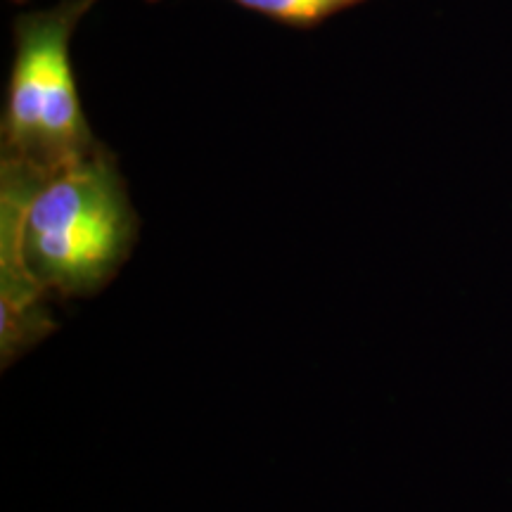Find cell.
Instances as JSON below:
<instances>
[{"mask_svg":"<svg viewBox=\"0 0 512 512\" xmlns=\"http://www.w3.org/2000/svg\"><path fill=\"white\" fill-rule=\"evenodd\" d=\"M138 233L105 143L53 171L0 162V280H29L46 297H93L117 278Z\"/></svg>","mask_w":512,"mask_h":512,"instance_id":"obj_1","label":"cell"},{"mask_svg":"<svg viewBox=\"0 0 512 512\" xmlns=\"http://www.w3.org/2000/svg\"><path fill=\"white\" fill-rule=\"evenodd\" d=\"M98 0H60L12 24V64L0 119V162L53 171L88 157L95 138L72 67V36Z\"/></svg>","mask_w":512,"mask_h":512,"instance_id":"obj_2","label":"cell"},{"mask_svg":"<svg viewBox=\"0 0 512 512\" xmlns=\"http://www.w3.org/2000/svg\"><path fill=\"white\" fill-rule=\"evenodd\" d=\"M147 3H159V0H147ZM228 3L252 10L256 15H264L273 22L287 24V27L313 29L323 24L325 19L356 8L366 0H228Z\"/></svg>","mask_w":512,"mask_h":512,"instance_id":"obj_3","label":"cell"},{"mask_svg":"<svg viewBox=\"0 0 512 512\" xmlns=\"http://www.w3.org/2000/svg\"><path fill=\"white\" fill-rule=\"evenodd\" d=\"M12 3H27V0H12Z\"/></svg>","mask_w":512,"mask_h":512,"instance_id":"obj_4","label":"cell"}]
</instances>
